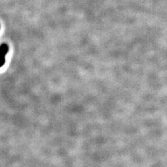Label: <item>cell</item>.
Returning <instances> with one entry per match:
<instances>
[{
    "instance_id": "1",
    "label": "cell",
    "mask_w": 167,
    "mask_h": 167,
    "mask_svg": "<svg viewBox=\"0 0 167 167\" xmlns=\"http://www.w3.org/2000/svg\"><path fill=\"white\" fill-rule=\"evenodd\" d=\"M9 52V46L6 44H2L0 46V68L3 66L5 63L6 55Z\"/></svg>"
}]
</instances>
